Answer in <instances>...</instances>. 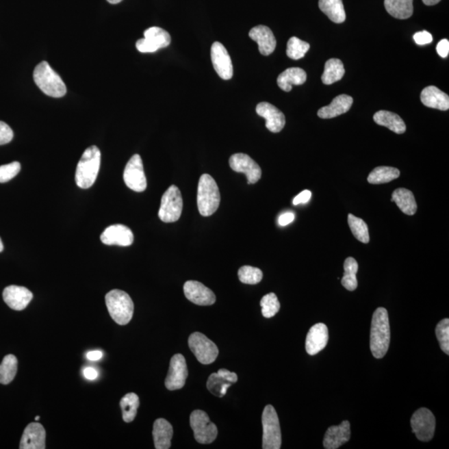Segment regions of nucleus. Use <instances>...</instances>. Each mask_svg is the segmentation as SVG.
<instances>
[{
  "label": "nucleus",
  "instance_id": "f257e3e1",
  "mask_svg": "<svg viewBox=\"0 0 449 449\" xmlns=\"http://www.w3.org/2000/svg\"><path fill=\"white\" fill-rule=\"evenodd\" d=\"M390 344V326L388 311L378 308L374 311L371 324L370 350L374 358L382 359L388 352Z\"/></svg>",
  "mask_w": 449,
  "mask_h": 449
},
{
  "label": "nucleus",
  "instance_id": "f03ea898",
  "mask_svg": "<svg viewBox=\"0 0 449 449\" xmlns=\"http://www.w3.org/2000/svg\"><path fill=\"white\" fill-rule=\"evenodd\" d=\"M101 165V152L98 146H92L85 150L76 169L77 187L88 189L94 184Z\"/></svg>",
  "mask_w": 449,
  "mask_h": 449
},
{
  "label": "nucleus",
  "instance_id": "7ed1b4c3",
  "mask_svg": "<svg viewBox=\"0 0 449 449\" xmlns=\"http://www.w3.org/2000/svg\"><path fill=\"white\" fill-rule=\"evenodd\" d=\"M34 80L44 94L52 98H62L67 92L63 79L47 62H41L36 66L34 71Z\"/></svg>",
  "mask_w": 449,
  "mask_h": 449
},
{
  "label": "nucleus",
  "instance_id": "20e7f679",
  "mask_svg": "<svg viewBox=\"0 0 449 449\" xmlns=\"http://www.w3.org/2000/svg\"><path fill=\"white\" fill-rule=\"evenodd\" d=\"M220 201L219 188L214 178L209 174H203L200 177L197 188V207L200 214L203 216L214 214L220 206Z\"/></svg>",
  "mask_w": 449,
  "mask_h": 449
},
{
  "label": "nucleus",
  "instance_id": "39448f33",
  "mask_svg": "<svg viewBox=\"0 0 449 449\" xmlns=\"http://www.w3.org/2000/svg\"><path fill=\"white\" fill-rule=\"evenodd\" d=\"M108 312L112 320L120 325L129 324L133 318L134 305L129 294L120 290H112L105 296Z\"/></svg>",
  "mask_w": 449,
  "mask_h": 449
},
{
  "label": "nucleus",
  "instance_id": "423d86ee",
  "mask_svg": "<svg viewBox=\"0 0 449 449\" xmlns=\"http://www.w3.org/2000/svg\"><path fill=\"white\" fill-rule=\"evenodd\" d=\"M263 444L264 449H280L281 432L280 422L276 409L272 405H267L262 413Z\"/></svg>",
  "mask_w": 449,
  "mask_h": 449
},
{
  "label": "nucleus",
  "instance_id": "0eeeda50",
  "mask_svg": "<svg viewBox=\"0 0 449 449\" xmlns=\"http://www.w3.org/2000/svg\"><path fill=\"white\" fill-rule=\"evenodd\" d=\"M183 208V201L180 190L172 185L162 197L158 216L165 223L175 222L180 219Z\"/></svg>",
  "mask_w": 449,
  "mask_h": 449
},
{
  "label": "nucleus",
  "instance_id": "6e6552de",
  "mask_svg": "<svg viewBox=\"0 0 449 449\" xmlns=\"http://www.w3.org/2000/svg\"><path fill=\"white\" fill-rule=\"evenodd\" d=\"M190 424L194 432L195 439L199 444H211L218 437V428L209 419L207 413L201 410H195L191 413Z\"/></svg>",
  "mask_w": 449,
  "mask_h": 449
},
{
  "label": "nucleus",
  "instance_id": "1a4fd4ad",
  "mask_svg": "<svg viewBox=\"0 0 449 449\" xmlns=\"http://www.w3.org/2000/svg\"><path fill=\"white\" fill-rule=\"evenodd\" d=\"M188 344L197 361L203 365H210L216 361L219 355L216 344L200 332H195L190 335Z\"/></svg>",
  "mask_w": 449,
  "mask_h": 449
},
{
  "label": "nucleus",
  "instance_id": "9d476101",
  "mask_svg": "<svg viewBox=\"0 0 449 449\" xmlns=\"http://www.w3.org/2000/svg\"><path fill=\"white\" fill-rule=\"evenodd\" d=\"M413 432L422 442H428L435 435L436 420L431 410L426 408L418 409L411 418Z\"/></svg>",
  "mask_w": 449,
  "mask_h": 449
},
{
  "label": "nucleus",
  "instance_id": "9b49d317",
  "mask_svg": "<svg viewBox=\"0 0 449 449\" xmlns=\"http://www.w3.org/2000/svg\"><path fill=\"white\" fill-rule=\"evenodd\" d=\"M123 180L127 187L134 192H142L146 189V178L140 155L135 154L130 158L123 172Z\"/></svg>",
  "mask_w": 449,
  "mask_h": 449
},
{
  "label": "nucleus",
  "instance_id": "f8f14e48",
  "mask_svg": "<svg viewBox=\"0 0 449 449\" xmlns=\"http://www.w3.org/2000/svg\"><path fill=\"white\" fill-rule=\"evenodd\" d=\"M231 168L237 172L246 174L247 183L255 184L260 181L261 169L253 158L245 153H235L230 157Z\"/></svg>",
  "mask_w": 449,
  "mask_h": 449
},
{
  "label": "nucleus",
  "instance_id": "ddd939ff",
  "mask_svg": "<svg viewBox=\"0 0 449 449\" xmlns=\"http://www.w3.org/2000/svg\"><path fill=\"white\" fill-rule=\"evenodd\" d=\"M188 375V366L184 356L181 354L174 355L170 361L168 374L165 381L166 388L172 391L183 388Z\"/></svg>",
  "mask_w": 449,
  "mask_h": 449
},
{
  "label": "nucleus",
  "instance_id": "4468645a",
  "mask_svg": "<svg viewBox=\"0 0 449 449\" xmlns=\"http://www.w3.org/2000/svg\"><path fill=\"white\" fill-rule=\"evenodd\" d=\"M211 57L216 73L224 80H229L233 76V66L229 53L220 42H215L211 49Z\"/></svg>",
  "mask_w": 449,
  "mask_h": 449
},
{
  "label": "nucleus",
  "instance_id": "2eb2a0df",
  "mask_svg": "<svg viewBox=\"0 0 449 449\" xmlns=\"http://www.w3.org/2000/svg\"><path fill=\"white\" fill-rule=\"evenodd\" d=\"M100 238L101 242L107 246H129L134 241L133 231L121 224H112L106 228Z\"/></svg>",
  "mask_w": 449,
  "mask_h": 449
},
{
  "label": "nucleus",
  "instance_id": "dca6fc26",
  "mask_svg": "<svg viewBox=\"0 0 449 449\" xmlns=\"http://www.w3.org/2000/svg\"><path fill=\"white\" fill-rule=\"evenodd\" d=\"M238 381L237 374L226 369H220L218 373H213L209 376L207 386L208 390L215 396L222 398L226 396L227 389Z\"/></svg>",
  "mask_w": 449,
  "mask_h": 449
},
{
  "label": "nucleus",
  "instance_id": "f3484780",
  "mask_svg": "<svg viewBox=\"0 0 449 449\" xmlns=\"http://www.w3.org/2000/svg\"><path fill=\"white\" fill-rule=\"evenodd\" d=\"M3 298L8 307L21 311L28 307L33 299V293L24 286L10 285L3 290Z\"/></svg>",
  "mask_w": 449,
  "mask_h": 449
},
{
  "label": "nucleus",
  "instance_id": "a211bd4d",
  "mask_svg": "<svg viewBox=\"0 0 449 449\" xmlns=\"http://www.w3.org/2000/svg\"><path fill=\"white\" fill-rule=\"evenodd\" d=\"M185 296L196 305H211L216 302L215 294L201 282L188 281L183 286Z\"/></svg>",
  "mask_w": 449,
  "mask_h": 449
},
{
  "label": "nucleus",
  "instance_id": "6ab92c4d",
  "mask_svg": "<svg viewBox=\"0 0 449 449\" xmlns=\"http://www.w3.org/2000/svg\"><path fill=\"white\" fill-rule=\"evenodd\" d=\"M257 114L266 119V129L277 133L284 129L285 118L283 112L269 103L263 102L257 106Z\"/></svg>",
  "mask_w": 449,
  "mask_h": 449
},
{
  "label": "nucleus",
  "instance_id": "aec40b11",
  "mask_svg": "<svg viewBox=\"0 0 449 449\" xmlns=\"http://www.w3.org/2000/svg\"><path fill=\"white\" fill-rule=\"evenodd\" d=\"M329 339L328 328L323 323H318L309 329L305 340V350L309 355H315L323 350Z\"/></svg>",
  "mask_w": 449,
  "mask_h": 449
},
{
  "label": "nucleus",
  "instance_id": "412c9836",
  "mask_svg": "<svg viewBox=\"0 0 449 449\" xmlns=\"http://www.w3.org/2000/svg\"><path fill=\"white\" fill-rule=\"evenodd\" d=\"M350 424L349 421H343L338 426H331L325 433L324 448L337 449L343 444L349 442L350 439Z\"/></svg>",
  "mask_w": 449,
  "mask_h": 449
},
{
  "label": "nucleus",
  "instance_id": "4be33fe9",
  "mask_svg": "<svg viewBox=\"0 0 449 449\" xmlns=\"http://www.w3.org/2000/svg\"><path fill=\"white\" fill-rule=\"evenodd\" d=\"M251 40L257 42L259 51L264 56L272 54L277 47V40L268 27L258 25L251 29L249 33Z\"/></svg>",
  "mask_w": 449,
  "mask_h": 449
},
{
  "label": "nucleus",
  "instance_id": "5701e85b",
  "mask_svg": "<svg viewBox=\"0 0 449 449\" xmlns=\"http://www.w3.org/2000/svg\"><path fill=\"white\" fill-rule=\"evenodd\" d=\"M46 433L44 426L38 423H31L23 433L21 449H44Z\"/></svg>",
  "mask_w": 449,
  "mask_h": 449
},
{
  "label": "nucleus",
  "instance_id": "b1692460",
  "mask_svg": "<svg viewBox=\"0 0 449 449\" xmlns=\"http://www.w3.org/2000/svg\"><path fill=\"white\" fill-rule=\"evenodd\" d=\"M421 102L428 107L435 108L441 111H447L449 108V97L435 86L425 88L421 92Z\"/></svg>",
  "mask_w": 449,
  "mask_h": 449
},
{
  "label": "nucleus",
  "instance_id": "393cba45",
  "mask_svg": "<svg viewBox=\"0 0 449 449\" xmlns=\"http://www.w3.org/2000/svg\"><path fill=\"white\" fill-rule=\"evenodd\" d=\"M354 100L349 95L337 96L330 105L320 108L318 116L320 118L330 119L346 114L350 110Z\"/></svg>",
  "mask_w": 449,
  "mask_h": 449
},
{
  "label": "nucleus",
  "instance_id": "a878e982",
  "mask_svg": "<svg viewBox=\"0 0 449 449\" xmlns=\"http://www.w3.org/2000/svg\"><path fill=\"white\" fill-rule=\"evenodd\" d=\"M153 435L155 448L157 449H168L171 448L173 428L168 421L164 419H158L155 421Z\"/></svg>",
  "mask_w": 449,
  "mask_h": 449
},
{
  "label": "nucleus",
  "instance_id": "bb28decb",
  "mask_svg": "<svg viewBox=\"0 0 449 449\" xmlns=\"http://www.w3.org/2000/svg\"><path fill=\"white\" fill-rule=\"evenodd\" d=\"M307 75L300 68H290L278 76L277 84L285 92L292 91L294 85H302L307 82Z\"/></svg>",
  "mask_w": 449,
  "mask_h": 449
},
{
  "label": "nucleus",
  "instance_id": "cd10ccee",
  "mask_svg": "<svg viewBox=\"0 0 449 449\" xmlns=\"http://www.w3.org/2000/svg\"><path fill=\"white\" fill-rule=\"evenodd\" d=\"M374 122L379 126L386 127L394 133L402 134L406 131V125L400 116L389 111H379L374 115Z\"/></svg>",
  "mask_w": 449,
  "mask_h": 449
},
{
  "label": "nucleus",
  "instance_id": "c85d7f7f",
  "mask_svg": "<svg viewBox=\"0 0 449 449\" xmlns=\"http://www.w3.org/2000/svg\"><path fill=\"white\" fill-rule=\"evenodd\" d=\"M391 201L396 203L402 213L413 216L417 211V203L412 192L405 188H398L393 192Z\"/></svg>",
  "mask_w": 449,
  "mask_h": 449
},
{
  "label": "nucleus",
  "instance_id": "c756f323",
  "mask_svg": "<svg viewBox=\"0 0 449 449\" xmlns=\"http://www.w3.org/2000/svg\"><path fill=\"white\" fill-rule=\"evenodd\" d=\"M319 7L335 24H342L346 21V14L342 0H319Z\"/></svg>",
  "mask_w": 449,
  "mask_h": 449
},
{
  "label": "nucleus",
  "instance_id": "7c9ffc66",
  "mask_svg": "<svg viewBox=\"0 0 449 449\" xmlns=\"http://www.w3.org/2000/svg\"><path fill=\"white\" fill-rule=\"evenodd\" d=\"M413 0H385V7L391 16L406 19L413 13Z\"/></svg>",
  "mask_w": 449,
  "mask_h": 449
},
{
  "label": "nucleus",
  "instance_id": "2f4dec72",
  "mask_svg": "<svg viewBox=\"0 0 449 449\" xmlns=\"http://www.w3.org/2000/svg\"><path fill=\"white\" fill-rule=\"evenodd\" d=\"M344 64L338 59L329 60L324 65V71L321 79L326 85H331L342 80L344 75Z\"/></svg>",
  "mask_w": 449,
  "mask_h": 449
},
{
  "label": "nucleus",
  "instance_id": "473e14b6",
  "mask_svg": "<svg viewBox=\"0 0 449 449\" xmlns=\"http://www.w3.org/2000/svg\"><path fill=\"white\" fill-rule=\"evenodd\" d=\"M400 172L392 166H378L370 173L368 181L370 184H384L390 183L400 177Z\"/></svg>",
  "mask_w": 449,
  "mask_h": 449
},
{
  "label": "nucleus",
  "instance_id": "72a5a7b5",
  "mask_svg": "<svg viewBox=\"0 0 449 449\" xmlns=\"http://www.w3.org/2000/svg\"><path fill=\"white\" fill-rule=\"evenodd\" d=\"M344 273L342 284L346 290L354 292L358 287V281L356 277L359 270L358 262L353 257H348L344 261Z\"/></svg>",
  "mask_w": 449,
  "mask_h": 449
},
{
  "label": "nucleus",
  "instance_id": "f704fd0d",
  "mask_svg": "<svg viewBox=\"0 0 449 449\" xmlns=\"http://www.w3.org/2000/svg\"><path fill=\"white\" fill-rule=\"evenodd\" d=\"M18 370V359L14 355H8L0 365V384L9 385L14 381Z\"/></svg>",
  "mask_w": 449,
  "mask_h": 449
},
{
  "label": "nucleus",
  "instance_id": "c9c22d12",
  "mask_svg": "<svg viewBox=\"0 0 449 449\" xmlns=\"http://www.w3.org/2000/svg\"><path fill=\"white\" fill-rule=\"evenodd\" d=\"M139 398L136 394L129 393L126 394L120 402L123 411V419L126 423H131L137 416L139 407Z\"/></svg>",
  "mask_w": 449,
  "mask_h": 449
},
{
  "label": "nucleus",
  "instance_id": "e433bc0d",
  "mask_svg": "<svg viewBox=\"0 0 449 449\" xmlns=\"http://www.w3.org/2000/svg\"><path fill=\"white\" fill-rule=\"evenodd\" d=\"M144 38L149 40L157 49L168 47L171 44V36L159 27H151L145 30Z\"/></svg>",
  "mask_w": 449,
  "mask_h": 449
},
{
  "label": "nucleus",
  "instance_id": "4c0bfd02",
  "mask_svg": "<svg viewBox=\"0 0 449 449\" xmlns=\"http://www.w3.org/2000/svg\"><path fill=\"white\" fill-rule=\"evenodd\" d=\"M348 223H349L352 234L358 241L365 244L370 242L369 228L365 220L356 218L353 214H349Z\"/></svg>",
  "mask_w": 449,
  "mask_h": 449
},
{
  "label": "nucleus",
  "instance_id": "58836bf2",
  "mask_svg": "<svg viewBox=\"0 0 449 449\" xmlns=\"http://www.w3.org/2000/svg\"><path fill=\"white\" fill-rule=\"evenodd\" d=\"M309 48H311V46L308 42L302 41L297 37H292L288 41L286 54H287L290 59L294 60H300L305 57Z\"/></svg>",
  "mask_w": 449,
  "mask_h": 449
},
{
  "label": "nucleus",
  "instance_id": "ea45409f",
  "mask_svg": "<svg viewBox=\"0 0 449 449\" xmlns=\"http://www.w3.org/2000/svg\"><path fill=\"white\" fill-rule=\"evenodd\" d=\"M262 316L265 318H272L280 311L281 304L274 293L267 294L261 300Z\"/></svg>",
  "mask_w": 449,
  "mask_h": 449
},
{
  "label": "nucleus",
  "instance_id": "a19ab883",
  "mask_svg": "<svg viewBox=\"0 0 449 449\" xmlns=\"http://www.w3.org/2000/svg\"><path fill=\"white\" fill-rule=\"evenodd\" d=\"M239 280L244 284L257 285L263 278L261 270L250 266H244L238 270Z\"/></svg>",
  "mask_w": 449,
  "mask_h": 449
},
{
  "label": "nucleus",
  "instance_id": "79ce46f5",
  "mask_svg": "<svg viewBox=\"0 0 449 449\" xmlns=\"http://www.w3.org/2000/svg\"><path fill=\"white\" fill-rule=\"evenodd\" d=\"M436 336L440 344L441 350L445 354L449 355V320L444 319L437 324L436 330Z\"/></svg>",
  "mask_w": 449,
  "mask_h": 449
},
{
  "label": "nucleus",
  "instance_id": "37998d69",
  "mask_svg": "<svg viewBox=\"0 0 449 449\" xmlns=\"http://www.w3.org/2000/svg\"><path fill=\"white\" fill-rule=\"evenodd\" d=\"M21 165L18 162L0 166V183H5L12 180L21 172Z\"/></svg>",
  "mask_w": 449,
  "mask_h": 449
},
{
  "label": "nucleus",
  "instance_id": "c03bdc74",
  "mask_svg": "<svg viewBox=\"0 0 449 449\" xmlns=\"http://www.w3.org/2000/svg\"><path fill=\"white\" fill-rule=\"evenodd\" d=\"M13 130L5 123L0 121V145H5L12 141Z\"/></svg>",
  "mask_w": 449,
  "mask_h": 449
},
{
  "label": "nucleus",
  "instance_id": "a18cd8bd",
  "mask_svg": "<svg viewBox=\"0 0 449 449\" xmlns=\"http://www.w3.org/2000/svg\"><path fill=\"white\" fill-rule=\"evenodd\" d=\"M136 47L139 52L146 53H154L157 51V49L146 38H141L136 42Z\"/></svg>",
  "mask_w": 449,
  "mask_h": 449
},
{
  "label": "nucleus",
  "instance_id": "49530a36",
  "mask_svg": "<svg viewBox=\"0 0 449 449\" xmlns=\"http://www.w3.org/2000/svg\"><path fill=\"white\" fill-rule=\"evenodd\" d=\"M413 40L419 45L429 44L433 40L432 34L427 32V31H422V32L416 33L413 36Z\"/></svg>",
  "mask_w": 449,
  "mask_h": 449
},
{
  "label": "nucleus",
  "instance_id": "de8ad7c7",
  "mask_svg": "<svg viewBox=\"0 0 449 449\" xmlns=\"http://www.w3.org/2000/svg\"><path fill=\"white\" fill-rule=\"evenodd\" d=\"M312 193L309 190H305V191L300 193L299 195L296 196L293 200V204L295 206H298L300 204L307 203L309 200H311Z\"/></svg>",
  "mask_w": 449,
  "mask_h": 449
},
{
  "label": "nucleus",
  "instance_id": "09e8293b",
  "mask_svg": "<svg viewBox=\"0 0 449 449\" xmlns=\"http://www.w3.org/2000/svg\"><path fill=\"white\" fill-rule=\"evenodd\" d=\"M437 53L440 57H446L449 53V41L442 40L437 45Z\"/></svg>",
  "mask_w": 449,
  "mask_h": 449
},
{
  "label": "nucleus",
  "instance_id": "8fccbe9b",
  "mask_svg": "<svg viewBox=\"0 0 449 449\" xmlns=\"http://www.w3.org/2000/svg\"><path fill=\"white\" fill-rule=\"evenodd\" d=\"M294 220H295V214L292 212H286L280 216L278 222L280 226L285 227L287 226L290 223H292Z\"/></svg>",
  "mask_w": 449,
  "mask_h": 449
},
{
  "label": "nucleus",
  "instance_id": "3c124183",
  "mask_svg": "<svg viewBox=\"0 0 449 449\" xmlns=\"http://www.w3.org/2000/svg\"><path fill=\"white\" fill-rule=\"evenodd\" d=\"M84 377L88 379V381H95L97 378L99 377L98 371H97L94 368L87 367L84 370Z\"/></svg>",
  "mask_w": 449,
  "mask_h": 449
},
{
  "label": "nucleus",
  "instance_id": "603ef678",
  "mask_svg": "<svg viewBox=\"0 0 449 449\" xmlns=\"http://www.w3.org/2000/svg\"><path fill=\"white\" fill-rule=\"evenodd\" d=\"M103 356V352L99 350H94L88 352L86 355V357L88 361H98L99 359H102Z\"/></svg>",
  "mask_w": 449,
  "mask_h": 449
},
{
  "label": "nucleus",
  "instance_id": "864d4df0",
  "mask_svg": "<svg viewBox=\"0 0 449 449\" xmlns=\"http://www.w3.org/2000/svg\"><path fill=\"white\" fill-rule=\"evenodd\" d=\"M440 1L441 0H423L424 5L428 6L435 5Z\"/></svg>",
  "mask_w": 449,
  "mask_h": 449
},
{
  "label": "nucleus",
  "instance_id": "5fc2aeb1",
  "mask_svg": "<svg viewBox=\"0 0 449 449\" xmlns=\"http://www.w3.org/2000/svg\"><path fill=\"white\" fill-rule=\"evenodd\" d=\"M107 1L112 3V5H117V3L122 2L123 0H107Z\"/></svg>",
  "mask_w": 449,
  "mask_h": 449
},
{
  "label": "nucleus",
  "instance_id": "6e6d98bb",
  "mask_svg": "<svg viewBox=\"0 0 449 449\" xmlns=\"http://www.w3.org/2000/svg\"><path fill=\"white\" fill-rule=\"evenodd\" d=\"M3 251V244L2 242L1 238H0V253H2Z\"/></svg>",
  "mask_w": 449,
  "mask_h": 449
},
{
  "label": "nucleus",
  "instance_id": "4d7b16f0",
  "mask_svg": "<svg viewBox=\"0 0 449 449\" xmlns=\"http://www.w3.org/2000/svg\"><path fill=\"white\" fill-rule=\"evenodd\" d=\"M40 416H36V421L40 420Z\"/></svg>",
  "mask_w": 449,
  "mask_h": 449
}]
</instances>
